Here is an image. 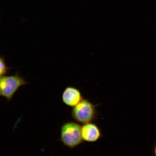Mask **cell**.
Returning <instances> with one entry per match:
<instances>
[{
	"label": "cell",
	"instance_id": "cell-7",
	"mask_svg": "<svg viewBox=\"0 0 156 156\" xmlns=\"http://www.w3.org/2000/svg\"><path fill=\"white\" fill-rule=\"evenodd\" d=\"M154 152L155 155V156H156V145H155V147L154 151Z\"/></svg>",
	"mask_w": 156,
	"mask_h": 156
},
{
	"label": "cell",
	"instance_id": "cell-5",
	"mask_svg": "<svg viewBox=\"0 0 156 156\" xmlns=\"http://www.w3.org/2000/svg\"><path fill=\"white\" fill-rule=\"evenodd\" d=\"M81 132L83 141L87 142H96L101 136L100 128L92 122L83 124L81 127Z\"/></svg>",
	"mask_w": 156,
	"mask_h": 156
},
{
	"label": "cell",
	"instance_id": "cell-1",
	"mask_svg": "<svg viewBox=\"0 0 156 156\" xmlns=\"http://www.w3.org/2000/svg\"><path fill=\"white\" fill-rule=\"evenodd\" d=\"M98 105L93 104L88 99H83L73 107L71 116L76 122L83 124L92 122L97 119Z\"/></svg>",
	"mask_w": 156,
	"mask_h": 156
},
{
	"label": "cell",
	"instance_id": "cell-2",
	"mask_svg": "<svg viewBox=\"0 0 156 156\" xmlns=\"http://www.w3.org/2000/svg\"><path fill=\"white\" fill-rule=\"evenodd\" d=\"M81 127L77 123H65L60 129V140L64 145L73 149L83 143Z\"/></svg>",
	"mask_w": 156,
	"mask_h": 156
},
{
	"label": "cell",
	"instance_id": "cell-6",
	"mask_svg": "<svg viewBox=\"0 0 156 156\" xmlns=\"http://www.w3.org/2000/svg\"><path fill=\"white\" fill-rule=\"evenodd\" d=\"M11 67H8L6 66L5 62L4 57L3 56L0 58V76L1 77L5 76L8 73L9 70H10Z\"/></svg>",
	"mask_w": 156,
	"mask_h": 156
},
{
	"label": "cell",
	"instance_id": "cell-4",
	"mask_svg": "<svg viewBox=\"0 0 156 156\" xmlns=\"http://www.w3.org/2000/svg\"><path fill=\"white\" fill-rule=\"evenodd\" d=\"M81 91L77 88L68 86L64 90L62 94V100L64 104L73 107L83 99Z\"/></svg>",
	"mask_w": 156,
	"mask_h": 156
},
{
	"label": "cell",
	"instance_id": "cell-3",
	"mask_svg": "<svg viewBox=\"0 0 156 156\" xmlns=\"http://www.w3.org/2000/svg\"><path fill=\"white\" fill-rule=\"evenodd\" d=\"M28 83L19 73L13 75L3 76L0 79V95L10 101L19 88Z\"/></svg>",
	"mask_w": 156,
	"mask_h": 156
}]
</instances>
